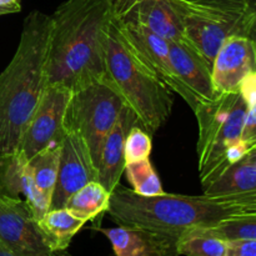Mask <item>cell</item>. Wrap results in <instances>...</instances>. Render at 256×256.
I'll use <instances>...</instances> for the list:
<instances>
[{
	"mask_svg": "<svg viewBox=\"0 0 256 256\" xmlns=\"http://www.w3.org/2000/svg\"><path fill=\"white\" fill-rule=\"evenodd\" d=\"M112 18V0H66L56 8L48 48V85L72 90L108 78L105 45Z\"/></svg>",
	"mask_w": 256,
	"mask_h": 256,
	"instance_id": "1",
	"label": "cell"
},
{
	"mask_svg": "<svg viewBox=\"0 0 256 256\" xmlns=\"http://www.w3.org/2000/svg\"><path fill=\"white\" fill-rule=\"evenodd\" d=\"M52 15L30 12L14 56L0 74V156L18 150L22 132L48 86Z\"/></svg>",
	"mask_w": 256,
	"mask_h": 256,
	"instance_id": "2",
	"label": "cell"
},
{
	"mask_svg": "<svg viewBox=\"0 0 256 256\" xmlns=\"http://www.w3.org/2000/svg\"><path fill=\"white\" fill-rule=\"evenodd\" d=\"M106 212L118 225L142 228L178 239L188 230L212 228L232 216L246 214V206L244 194L192 196L162 192L142 196L118 185Z\"/></svg>",
	"mask_w": 256,
	"mask_h": 256,
	"instance_id": "3",
	"label": "cell"
},
{
	"mask_svg": "<svg viewBox=\"0 0 256 256\" xmlns=\"http://www.w3.org/2000/svg\"><path fill=\"white\" fill-rule=\"evenodd\" d=\"M106 75L118 88L139 124L154 134L172 115L174 98L112 18L105 45Z\"/></svg>",
	"mask_w": 256,
	"mask_h": 256,
	"instance_id": "4",
	"label": "cell"
},
{
	"mask_svg": "<svg viewBox=\"0 0 256 256\" xmlns=\"http://www.w3.org/2000/svg\"><path fill=\"white\" fill-rule=\"evenodd\" d=\"M184 35L212 65L224 42L249 38L256 19V0H174Z\"/></svg>",
	"mask_w": 256,
	"mask_h": 256,
	"instance_id": "5",
	"label": "cell"
},
{
	"mask_svg": "<svg viewBox=\"0 0 256 256\" xmlns=\"http://www.w3.org/2000/svg\"><path fill=\"white\" fill-rule=\"evenodd\" d=\"M192 112L198 122V169L205 186L218 176L228 150L242 140L246 104L239 92H224L196 104Z\"/></svg>",
	"mask_w": 256,
	"mask_h": 256,
	"instance_id": "6",
	"label": "cell"
},
{
	"mask_svg": "<svg viewBox=\"0 0 256 256\" xmlns=\"http://www.w3.org/2000/svg\"><path fill=\"white\" fill-rule=\"evenodd\" d=\"M126 106L109 78L92 80L72 90L65 112V130L79 134L86 142L95 165L100 146Z\"/></svg>",
	"mask_w": 256,
	"mask_h": 256,
	"instance_id": "7",
	"label": "cell"
},
{
	"mask_svg": "<svg viewBox=\"0 0 256 256\" xmlns=\"http://www.w3.org/2000/svg\"><path fill=\"white\" fill-rule=\"evenodd\" d=\"M72 90L59 85H48L28 122L18 152L28 160L46 148L60 144L65 134V112Z\"/></svg>",
	"mask_w": 256,
	"mask_h": 256,
	"instance_id": "8",
	"label": "cell"
},
{
	"mask_svg": "<svg viewBox=\"0 0 256 256\" xmlns=\"http://www.w3.org/2000/svg\"><path fill=\"white\" fill-rule=\"evenodd\" d=\"M0 242L18 256H55L29 204L0 195Z\"/></svg>",
	"mask_w": 256,
	"mask_h": 256,
	"instance_id": "9",
	"label": "cell"
},
{
	"mask_svg": "<svg viewBox=\"0 0 256 256\" xmlns=\"http://www.w3.org/2000/svg\"><path fill=\"white\" fill-rule=\"evenodd\" d=\"M59 172L52 199V209L65 208L72 194L98 178L96 165L86 142L79 134L65 130L60 142Z\"/></svg>",
	"mask_w": 256,
	"mask_h": 256,
	"instance_id": "10",
	"label": "cell"
},
{
	"mask_svg": "<svg viewBox=\"0 0 256 256\" xmlns=\"http://www.w3.org/2000/svg\"><path fill=\"white\" fill-rule=\"evenodd\" d=\"M114 15L124 24L145 28L166 40L184 39V24L174 0H112Z\"/></svg>",
	"mask_w": 256,
	"mask_h": 256,
	"instance_id": "11",
	"label": "cell"
},
{
	"mask_svg": "<svg viewBox=\"0 0 256 256\" xmlns=\"http://www.w3.org/2000/svg\"><path fill=\"white\" fill-rule=\"evenodd\" d=\"M168 42L172 69L189 96L188 105L192 110L199 102L215 99L219 94L212 84V65L186 38Z\"/></svg>",
	"mask_w": 256,
	"mask_h": 256,
	"instance_id": "12",
	"label": "cell"
},
{
	"mask_svg": "<svg viewBox=\"0 0 256 256\" xmlns=\"http://www.w3.org/2000/svg\"><path fill=\"white\" fill-rule=\"evenodd\" d=\"M255 72V42L248 36L229 38L212 60V84L218 94L236 92L242 80Z\"/></svg>",
	"mask_w": 256,
	"mask_h": 256,
	"instance_id": "13",
	"label": "cell"
},
{
	"mask_svg": "<svg viewBox=\"0 0 256 256\" xmlns=\"http://www.w3.org/2000/svg\"><path fill=\"white\" fill-rule=\"evenodd\" d=\"M0 195H22L38 222L52 209V200L35 185L29 160L18 150L0 156Z\"/></svg>",
	"mask_w": 256,
	"mask_h": 256,
	"instance_id": "14",
	"label": "cell"
},
{
	"mask_svg": "<svg viewBox=\"0 0 256 256\" xmlns=\"http://www.w3.org/2000/svg\"><path fill=\"white\" fill-rule=\"evenodd\" d=\"M108 238L115 256H178L175 238L134 226L96 228Z\"/></svg>",
	"mask_w": 256,
	"mask_h": 256,
	"instance_id": "15",
	"label": "cell"
},
{
	"mask_svg": "<svg viewBox=\"0 0 256 256\" xmlns=\"http://www.w3.org/2000/svg\"><path fill=\"white\" fill-rule=\"evenodd\" d=\"M139 124L134 112L125 106L109 134L102 140L96 162V180L112 194L125 169V139L130 128Z\"/></svg>",
	"mask_w": 256,
	"mask_h": 256,
	"instance_id": "16",
	"label": "cell"
},
{
	"mask_svg": "<svg viewBox=\"0 0 256 256\" xmlns=\"http://www.w3.org/2000/svg\"><path fill=\"white\" fill-rule=\"evenodd\" d=\"M119 24L124 34L132 42L135 49L142 54L145 62L159 75L160 79L168 85V88L172 92H178L188 104L189 96H188L186 92L180 84L179 79L176 78L174 69H172V60H170L169 42L160 35L145 29V28L124 24L122 22H119Z\"/></svg>",
	"mask_w": 256,
	"mask_h": 256,
	"instance_id": "17",
	"label": "cell"
},
{
	"mask_svg": "<svg viewBox=\"0 0 256 256\" xmlns=\"http://www.w3.org/2000/svg\"><path fill=\"white\" fill-rule=\"evenodd\" d=\"M85 224V220L78 218L66 208L50 209L39 220L40 229L55 256H60L66 252L72 238Z\"/></svg>",
	"mask_w": 256,
	"mask_h": 256,
	"instance_id": "18",
	"label": "cell"
},
{
	"mask_svg": "<svg viewBox=\"0 0 256 256\" xmlns=\"http://www.w3.org/2000/svg\"><path fill=\"white\" fill-rule=\"evenodd\" d=\"M256 190V169L249 158L230 165L222 175L202 186V192L210 196H229Z\"/></svg>",
	"mask_w": 256,
	"mask_h": 256,
	"instance_id": "19",
	"label": "cell"
},
{
	"mask_svg": "<svg viewBox=\"0 0 256 256\" xmlns=\"http://www.w3.org/2000/svg\"><path fill=\"white\" fill-rule=\"evenodd\" d=\"M110 194L98 180L88 182L68 200V210L85 222H92L98 215L106 212L110 205Z\"/></svg>",
	"mask_w": 256,
	"mask_h": 256,
	"instance_id": "20",
	"label": "cell"
},
{
	"mask_svg": "<svg viewBox=\"0 0 256 256\" xmlns=\"http://www.w3.org/2000/svg\"><path fill=\"white\" fill-rule=\"evenodd\" d=\"M228 249L226 240L209 234L202 228L188 230L176 240L178 256H228Z\"/></svg>",
	"mask_w": 256,
	"mask_h": 256,
	"instance_id": "21",
	"label": "cell"
},
{
	"mask_svg": "<svg viewBox=\"0 0 256 256\" xmlns=\"http://www.w3.org/2000/svg\"><path fill=\"white\" fill-rule=\"evenodd\" d=\"M60 152H62L60 144L52 145V146H49L39 152L29 160L35 185L50 200L52 199L55 185H56L58 182Z\"/></svg>",
	"mask_w": 256,
	"mask_h": 256,
	"instance_id": "22",
	"label": "cell"
},
{
	"mask_svg": "<svg viewBox=\"0 0 256 256\" xmlns=\"http://www.w3.org/2000/svg\"><path fill=\"white\" fill-rule=\"evenodd\" d=\"M124 172L132 192L142 196H155L165 192L162 180L150 159L128 162L125 164Z\"/></svg>",
	"mask_w": 256,
	"mask_h": 256,
	"instance_id": "23",
	"label": "cell"
},
{
	"mask_svg": "<svg viewBox=\"0 0 256 256\" xmlns=\"http://www.w3.org/2000/svg\"><path fill=\"white\" fill-rule=\"evenodd\" d=\"M209 234L230 240H256V214H244L222 220L212 228H202Z\"/></svg>",
	"mask_w": 256,
	"mask_h": 256,
	"instance_id": "24",
	"label": "cell"
},
{
	"mask_svg": "<svg viewBox=\"0 0 256 256\" xmlns=\"http://www.w3.org/2000/svg\"><path fill=\"white\" fill-rule=\"evenodd\" d=\"M152 148V134L140 124L132 125L125 139V164L149 159Z\"/></svg>",
	"mask_w": 256,
	"mask_h": 256,
	"instance_id": "25",
	"label": "cell"
},
{
	"mask_svg": "<svg viewBox=\"0 0 256 256\" xmlns=\"http://www.w3.org/2000/svg\"><path fill=\"white\" fill-rule=\"evenodd\" d=\"M228 256H256V240H230Z\"/></svg>",
	"mask_w": 256,
	"mask_h": 256,
	"instance_id": "26",
	"label": "cell"
},
{
	"mask_svg": "<svg viewBox=\"0 0 256 256\" xmlns=\"http://www.w3.org/2000/svg\"><path fill=\"white\" fill-rule=\"evenodd\" d=\"M240 95L244 99L246 106L256 105V72L248 75L239 88Z\"/></svg>",
	"mask_w": 256,
	"mask_h": 256,
	"instance_id": "27",
	"label": "cell"
},
{
	"mask_svg": "<svg viewBox=\"0 0 256 256\" xmlns=\"http://www.w3.org/2000/svg\"><path fill=\"white\" fill-rule=\"evenodd\" d=\"M22 9V0H0V15L12 14Z\"/></svg>",
	"mask_w": 256,
	"mask_h": 256,
	"instance_id": "28",
	"label": "cell"
},
{
	"mask_svg": "<svg viewBox=\"0 0 256 256\" xmlns=\"http://www.w3.org/2000/svg\"><path fill=\"white\" fill-rule=\"evenodd\" d=\"M248 205V214H256V190L245 192Z\"/></svg>",
	"mask_w": 256,
	"mask_h": 256,
	"instance_id": "29",
	"label": "cell"
},
{
	"mask_svg": "<svg viewBox=\"0 0 256 256\" xmlns=\"http://www.w3.org/2000/svg\"><path fill=\"white\" fill-rule=\"evenodd\" d=\"M0 256H18V255H15L14 252H10V250L8 249L2 242H0Z\"/></svg>",
	"mask_w": 256,
	"mask_h": 256,
	"instance_id": "30",
	"label": "cell"
},
{
	"mask_svg": "<svg viewBox=\"0 0 256 256\" xmlns=\"http://www.w3.org/2000/svg\"><path fill=\"white\" fill-rule=\"evenodd\" d=\"M249 38L255 42V45H256V19L254 22V25H252V32H250Z\"/></svg>",
	"mask_w": 256,
	"mask_h": 256,
	"instance_id": "31",
	"label": "cell"
},
{
	"mask_svg": "<svg viewBox=\"0 0 256 256\" xmlns=\"http://www.w3.org/2000/svg\"><path fill=\"white\" fill-rule=\"evenodd\" d=\"M248 158H249V160L252 162V164L254 165L255 169H256V150H255V152H250V154L248 155Z\"/></svg>",
	"mask_w": 256,
	"mask_h": 256,
	"instance_id": "32",
	"label": "cell"
}]
</instances>
